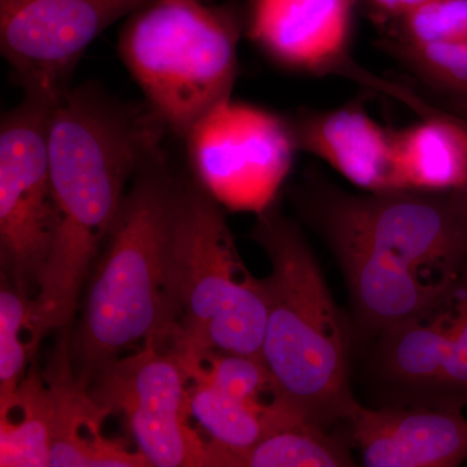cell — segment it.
Here are the masks:
<instances>
[{"label":"cell","mask_w":467,"mask_h":467,"mask_svg":"<svg viewBox=\"0 0 467 467\" xmlns=\"http://www.w3.org/2000/svg\"><path fill=\"white\" fill-rule=\"evenodd\" d=\"M339 261L365 327L447 306L467 266V190L348 193L313 178L296 198Z\"/></svg>","instance_id":"6da1fadb"},{"label":"cell","mask_w":467,"mask_h":467,"mask_svg":"<svg viewBox=\"0 0 467 467\" xmlns=\"http://www.w3.org/2000/svg\"><path fill=\"white\" fill-rule=\"evenodd\" d=\"M167 130L147 104L122 103L99 86H72L54 104L48 155L57 230L33 299L41 339L69 333L135 174L161 150Z\"/></svg>","instance_id":"7a4b0ae2"},{"label":"cell","mask_w":467,"mask_h":467,"mask_svg":"<svg viewBox=\"0 0 467 467\" xmlns=\"http://www.w3.org/2000/svg\"><path fill=\"white\" fill-rule=\"evenodd\" d=\"M182 189L162 150L135 174L67 340L73 373L86 389L101 368L135 347L171 342L178 316L175 234Z\"/></svg>","instance_id":"3957f363"},{"label":"cell","mask_w":467,"mask_h":467,"mask_svg":"<svg viewBox=\"0 0 467 467\" xmlns=\"http://www.w3.org/2000/svg\"><path fill=\"white\" fill-rule=\"evenodd\" d=\"M252 238L265 251L267 318L263 358L279 398L312 425L347 420L348 339L339 310L300 227L275 207L257 214Z\"/></svg>","instance_id":"277c9868"},{"label":"cell","mask_w":467,"mask_h":467,"mask_svg":"<svg viewBox=\"0 0 467 467\" xmlns=\"http://www.w3.org/2000/svg\"><path fill=\"white\" fill-rule=\"evenodd\" d=\"M242 26L235 5L208 0H150L125 18L119 57L171 133L232 98Z\"/></svg>","instance_id":"5b68a950"},{"label":"cell","mask_w":467,"mask_h":467,"mask_svg":"<svg viewBox=\"0 0 467 467\" xmlns=\"http://www.w3.org/2000/svg\"><path fill=\"white\" fill-rule=\"evenodd\" d=\"M177 326L181 352L261 358L267 304L263 279L241 259L223 208L195 181L183 182L175 234Z\"/></svg>","instance_id":"8992f818"},{"label":"cell","mask_w":467,"mask_h":467,"mask_svg":"<svg viewBox=\"0 0 467 467\" xmlns=\"http://www.w3.org/2000/svg\"><path fill=\"white\" fill-rule=\"evenodd\" d=\"M54 104L24 94L0 124L2 275L29 296L38 291L57 230L48 155Z\"/></svg>","instance_id":"52a82bcc"},{"label":"cell","mask_w":467,"mask_h":467,"mask_svg":"<svg viewBox=\"0 0 467 467\" xmlns=\"http://www.w3.org/2000/svg\"><path fill=\"white\" fill-rule=\"evenodd\" d=\"M190 377L171 346L146 344L101 368L88 391L125 418L135 448L153 467H209L208 441L193 429Z\"/></svg>","instance_id":"ba28073f"},{"label":"cell","mask_w":467,"mask_h":467,"mask_svg":"<svg viewBox=\"0 0 467 467\" xmlns=\"http://www.w3.org/2000/svg\"><path fill=\"white\" fill-rule=\"evenodd\" d=\"M184 140L193 181L221 207L256 216L273 207L297 150L288 122L233 98Z\"/></svg>","instance_id":"9c48e42d"},{"label":"cell","mask_w":467,"mask_h":467,"mask_svg":"<svg viewBox=\"0 0 467 467\" xmlns=\"http://www.w3.org/2000/svg\"><path fill=\"white\" fill-rule=\"evenodd\" d=\"M150 0H0V50L24 94L57 103L85 51Z\"/></svg>","instance_id":"30bf717a"},{"label":"cell","mask_w":467,"mask_h":467,"mask_svg":"<svg viewBox=\"0 0 467 467\" xmlns=\"http://www.w3.org/2000/svg\"><path fill=\"white\" fill-rule=\"evenodd\" d=\"M356 0H251L247 30L275 63L310 73H346Z\"/></svg>","instance_id":"8fae6325"},{"label":"cell","mask_w":467,"mask_h":467,"mask_svg":"<svg viewBox=\"0 0 467 467\" xmlns=\"http://www.w3.org/2000/svg\"><path fill=\"white\" fill-rule=\"evenodd\" d=\"M348 422L368 467H454L467 457V420L459 408L358 404Z\"/></svg>","instance_id":"7c38bea8"},{"label":"cell","mask_w":467,"mask_h":467,"mask_svg":"<svg viewBox=\"0 0 467 467\" xmlns=\"http://www.w3.org/2000/svg\"><path fill=\"white\" fill-rule=\"evenodd\" d=\"M288 124L297 150L324 160L364 192H401L395 133L359 107L308 112Z\"/></svg>","instance_id":"4fadbf2b"},{"label":"cell","mask_w":467,"mask_h":467,"mask_svg":"<svg viewBox=\"0 0 467 467\" xmlns=\"http://www.w3.org/2000/svg\"><path fill=\"white\" fill-rule=\"evenodd\" d=\"M67 339L58 343L47 379L52 398L50 467H149L142 453L129 451L122 442L104 436L109 411L76 379Z\"/></svg>","instance_id":"5bb4252c"},{"label":"cell","mask_w":467,"mask_h":467,"mask_svg":"<svg viewBox=\"0 0 467 467\" xmlns=\"http://www.w3.org/2000/svg\"><path fill=\"white\" fill-rule=\"evenodd\" d=\"M423 117L418 124L395 133L401 190H467V125L438 110Z\"/></svg>","instance_id":"9a60e30c"},{"label":"cell","mask_w":467,"mask_h":467,"mask_svg":"<svg viewBox=\"0 0 467 467\" xmlns=\"http://www.w3.org/2000/svg\"><path fill=\"white\" fill-rule=\"evenodd\" d=\"M189 395L193 422L209 442L226 450H245L266 436L309 423L287 404L257 407L204 380H190Z\"/></svg>","instance_id":"2e32d148"},{"label":"cell","mask_w":467,"mask_h":467,"mask_svg":"<svg viewBox=\"0 0 467 467\" xmlns=\"http://www.w3.org/2000/svg\"><path fill=\"white\" fill-rule=\"evenodd\" d=\"M451 301L430 315L408 319L380 333V367L391 382L422 391L427 398L450 350Z\"/></svg>","instance_id":"e0dca14e"},{"label":"cell","mask_w":467,"mask_h":467,"mask_svg":"<svg viewBox=\"0 0 467 467\" xmlns=\"http://www.w3.org/2000/svg\"><path fill=\"white\" fill-rule=\"evenodd\" d=\"M52 398L36 364L0 404V466L50 467Z\"/></svg>","instance_id":"ac0fdd59"},{"label":"cell","mask_w":467,"mask_h":467,"mask_svg":"<svg viewBox=\"0 0 467 467\" xmlns=\"http://www.w3.org/2000/svg\"><path fill=\"white\" fill-rule=\"evenodd\" d=\"M209 467H343L355 461L326 429L303 423L245 448L226 450L208 441Z\"/></svg>","instance_id":"d6986e66"},{"label":"cell","mask_w":467,"mask_h":467,"mask_svg":"<svg viewBox=\"0 0 467 467\" xmlns=\"http://www.w3.org/2000/svg\"><path fill=\"white\" fill-rule=\"evenodd\" d=\"M34 297L2 275L0 287V404L7 402L26 379L27 365L41 337L34 325Z\"/></svg>","instance_id":"ffe728a7"},{"label":"cell","mask_w":467,"mask_h":467,"mask_svg":"<svg viewBox=\"0 0 467 467\" xmlns=\"http://www.w3.org/2000/svg\"><path fill=\"white\" fill-rule=\"evenodd\" d=\"M384 47L427 84L450 92L467 107V42L417 46L391 39Z\"/></svg>","instance_id":"44dd1931"},{"label":"cell","mask_w":467,"mask_h":467,"mask_svg":"<svg viewBox=\"0 0 467 467\" xmlns=\"http://www.w3.org/2000/svg\"><path fill=\"white\" fill-rule=\"evenodd\" d=\"M399 41L417 46L467 42V0H423L398 18Z\"/></svg>","instance_id":"7402d4cb"},{"label":"cell","mask_w":467,"mask_h":467,"mask_svg":"<svg viewBox=\"0 0 467 467\" xmlns=\"http://www.w3.org/2000/svg\"><path fill=\"white\" fill-rule=\"evenodd\" d=\"M451 306V339L447 358L426 405L459 408L467 405V266L454 290Z\"/></svg>","instance_id":"603a6c76"},{"label":"cell","mask_w":467,"mask_h":467,"mask_svg":"<svg viewBox=\"0 0 467 467\" xmlns=\"http://www.w3.org/2000/svg\"><path fill=\"white\" fill-rule=\"evenodd\" d=\"M368 2L379 16L398 20L402 15L407 14L409 9L416 7L423 0H368Z\"/></svg>","instance_id":"cb8c5ba5"},{"label":"cell","mask_w":467,"mask_h":467,"mask_svg":"<svg viewBox=\"0 0 467 467\" xmlns=\"http://www.w3.org/2000/svg\"><path fill=\"white\" fill-rule=\"evenodd\" d=\"M463 112H465V115H467V107H463Z\"/></svg>","instance_id":"d4e9b609"}]
</instances>
